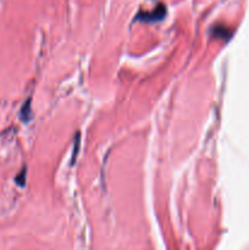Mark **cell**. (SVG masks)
<instances>
[{"instance_id":"obj_2","label":"cell","mask_w":249,"mask_h":250,"mask_svg":"<svg viewBox=\"0 0 249 250\" xmlns=\"http://www.w3.org/2000/svg\"><path fill=\"white\" fill-rule=\"evenodd\" d=\"M31 104H29V100L28 102L24 103L23 107H22L21 110V119L23 120V121H29V119H31Z\"/></svg>"},{"instance_id":"obj_1","label":"cell","mask_w":249,"mask_h":250,"mask_svg":"<svg viewBox=\"0 0 249 250\" xmlns=\"http://www.w3.org/2000/svg\"><path fill=\"white\" fill-rule=\"evenodd\" d=\"M166 7L164 5H159L154 11L151 12H141L137 16V20L139 21L146 22V23H153V22H159L165 17Z\"/></svg>"},{"instance_id":"obj_3","label":"cell","mask_w":249,"mask_h":250,"mask_svg":"<svg viewBox=\"0 0 249 250\" xmlns=\"http://www.w3.org/2000/svg\"><path fill=\"white\" fill-rule=\"evenodd\" d=\"M24 176H26V172L23 171V172H22L21 175L16 178V183H19L20 186H23L24 185Z\"/></svg>"}]
</instances>
